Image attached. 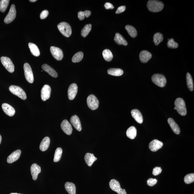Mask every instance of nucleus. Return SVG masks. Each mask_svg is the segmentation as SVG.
Returning <instances> with one entry per match:
<instances>
[{"instance_id":"nucleus-19","label":"nucleus","mask_w":194,"mask_h":194,"mask_svg":"<svg viewBox=\"0 0 194 194\" xmlns=\"http://www.w3.org/2000/svg\"><path fill=\"white\" fill-rule=\"evenodd\" d=\"M70 123L73 125L74 128L78 131L82 130V126L81 121L79 117L76 115L72 116L70 119Z\"/></svg>"},{"instance_id":"nucleus-21","label":"nucleus","mask_w":194,"mask_h":194,"mask_svg":"<svg viewBox=\"0 0 194 194\" xmlns=\"http://www.w3.org/2000/svg\"><path fill=\"white\" fill-rule=\"evenodd\" d=\"M152 54L147 50H142L140 54L141 61L144 63H146L152 58Z\"/></svg>"},{"instance_id":"nucleus-13","label":"nucleus","mask_w":194,"mask_h":194,"mask_svg":"<svg viewBox=\"0 0 194 194\" xmlns=\"http://www.w3.org/2000/svg\"><path fill=\"white\" fill-rule=\"evenodd\" d=\"M78 91V86L75 83L71 84L68 88V95L70 100H73L77 95Z\"/></svg>"},{"instance_id":"nucleus-16","label":"nucleus","mask_w":194,"mask_h":194,"mask_svg":"<svg viewBox=\"0 0 194 194\" xmlns=\"http://www.w3.org/2000/svg\"><path fill=\"white\" fill-rule=\"evenodd\" d=\"M2 108L5 114L9 117H12L15 114V109L8 104H3L2 105Z\"/></svg>"},{"instance_id":"nucleus-20","label":"nucleus","mask_w":194,"mask_h":194,"mask_svg":"<svg viewBox=\"0 0 194 194\" xmlns=\"http://www.w3.org/2000/svg\"><path fill=\"white\" fill-rule=\"evenodd\" d=\"M131 115L135 121L139 124H142L143 121V117L142 114L138 109H133L131 111Z\"/></svg>"},{"instance_id":"nucleus-48","label":"nucleus","mask_w":194,"mask_h":194,"mask_svg":"<svg viewBox=\"0 0 194 194\" xmlns=\"http://www.w3.org/2000/svg\"><path fill=\"white\" fill-rule=\"evenodd\" d=\"M2 140V138L1 135L0 134V144H1Z\"/></svg>"},{"instance_id":"nucleus-2","label":"nucleus","mask_w":194,"mask_h":194,"mask_svg":"<svg viewBox=\"0 0 194 194\" xmlns=\"http://www.w3.org/2000/svg\"><path fill=\"white\" fill-rule=\"evenodd\" d=\"M175 107L178 112L182 116H185L187 114L185 104V101L181 98H178L175 101Z\"/></svg>"},{"instance_id":"nucleus-49","label":"nucleus","mask_w":194,"mask_h":194,"mask_svg":"<svg viewBox=\"0 0 194 194\" xmlns=\"http://www.w3.org/2000/svg\"><path fill=\"white\" fill-rule=\"evenodd\" d=\"M36 0H30V1L31 2H36Z\"/></svg>"},{"instance_id":"nucleus-31","label":"nucleus","mask_w":194,"mask_h":194,"mask_svg":"<svg viewBox=\"0 0 194 194\" xmlns=\"http://www.w3.org/2000/svg\"><path fill=\"white\" fill-rule=\"evenodd\" d=\"M125 29L131 37L133 38H136L138 35V33L134 27L131 25H127L125 26Z\"/></svg>"},{"instance_id":"nucleus-37","label":"nucleus","mask_w":194,"mask_h":194,"mask_svg":"<svg viewBox=\"0 0 194 194\" xmlns=\"http://www.w3.org/2000/svg\"><path fill=\"white\" fill-rule=\"evenodd\" d=\"M91 24L86 25L82 30L81 32L82 36L83 37L87 36L91 30Z\"/></svg>"},{"instance_id":"nucleus-27","label":"nucleus","mask_w":194,"mask_h":194,"mask_svg":"<svg viewBox=\"0 0 194 194\" xmlns=\"http://www.w3.org/2000/svg\"><path fill=\"white\" fill-rule=\"evenodd\" d=\"M66 191L70 194H76V187L75 185L71 182H67L65 185Z\"/></svg>"},{"instance_id":"nucleus-46","label":"nucleus","mask_w":194,"mask_h":194,"mask_svg":"<svg viewBox=\"0 0 194 194\" xmlns=\"http://www.w3.org/2000/svg\"><path fill=\"white\" fill-rule=\"evenodd\" d=\"M104 7L105 8L107 9H113L114 8V7L113 5L109 2L106 3L104 5Z\"/></svg>"},{"instance_id":"nucleus-15","label":"nucleus","mask_w":194,"mask_h":194,"mask_svg":"<svg viewBox=\"0 0 194 194\" xmlns=\"http://www.w3.org/2000/svg\"><path fill=\"white\" fill-rule=\"evenodd\" d=\"M163 145V143L158 140H154L151 142L149 145V148L153 152H156Z\"/></svg>"},{"instance_id":"nucleus-39","label":"nucleus","mask_w":194,"mask_h":194,"mask_svg":"<svg viewBox=\"0 0 194 194\" xmlns=\"http://www.w3.org/2000/svg\"><path fill=\"white\" fill-rule=\"evenodd\" d=\"M184 181L187 184L192 183L194 182V174H189L186 175L184 178Z\"/></svg>"},{"instance_id":"nucleus-18","label":"nucleus","mask_w":194,"mask_h":194,"mask_svg":"<svg viewBox=\"0 0 194 194\" xmlns=\"http://www.w3.org/2000/svg\"><path fill=\"white\" fill-rule=\"evenodd\" d=\"M21 153V151L20 150H18L13 152L7 158L8 163L11 164L16 161L20 157Z\"/></svg>"},{"instance_id":"nucleus-9","label":"nucleus","mask_w":194,"mask_h":194,"mask_svg":"<svg viewBox=\"0 0 194 194\" xmlns=\"http://www.w3.org/2000/svg\"><path fill=\"white\" fill-rule=\"evenodd\" d=\"M87 101L88 107L92 110H95L99 107V100L94 95H90L87 97Z\"/></svg>"},{"instance_id":"nucleus-26","label":"nucleus","mask_w":194,"mask_h":194,"mask_svg":"<svg viewBox=\"0 0 194 194\" xmlns=\"http://www.w3.org/2000/svg\"><path fill=\"white\" fill-rule=\"evenodd\" d=\"M114 40L115 42L118 45H124V46H126L128 44L127 41L123 38L122 35L118 33H117L115 34Z\"/></svg>"},{"instance_id":"nucleus-43","label":"nucleus","mask_w":194,"mask_h":194,"mask_svg":"<svg viewBox=\"0 0 194 194\" xmlns=\"http://www.w3.org/2000/svg\"><path fill=\"white\" fill-rule=\"evenodd\" d=\"M49 15V12L46 10H45L42 12L40 15V18L41 19H44L48 17Z\"/></svg>"},{"instance_id":"nucleus-10","label":"nucleus","mask_w":194,"mask_h":194,"mask_svg":"<svg viewBox=\"0 0 194 194\" xmlns=\"http://www.w3.org/2000/svg\"><path fill=\"white\" fill-rule=\"evenodd\" d=\"M16 16V11L15 6L14 5H12L11 6L8 14L4 19L5 23L7 24L11 23L14 20Z\"/></svg>"},{"instance_id":"nucleus-7","label":"nucleus","mask_w":194,"mask_h":194,"mask_svg":"<svg viewBox=\"0 0 194 194\" xmlns=\"http://www.w3.org/2000/svg\"><path fill=\"white\" fill-rule=\"evenodd\" d=\"M2 64L8 71L11 73H13L15 70V66L12 61L7 57L2 56L1 58Z\"/></svg>"},{"instance_id":"nucleus-1","label":"nucleus","mask_w":194,"mask_h":194,"mask_svg":"<svg viewBox=\"0 0 194 194\" xmlns=\"http://www.w3.org/2000/svg\"><path fill=\"white\" fill-rule=\"evenodd\" d=\"M147 6L150 11L157 12L161 11L163 9L164 4L161 1L150 0L147 3Z\"/></svg>"},{"instance_id":"nucleus-33","label":"nucleus","mask_w":194,"mask_h":194,"mask_svg":"<svg viewBox=\"0 0 194 194\" xmlns=\"http://www.w3.org/2000/svg\"><path fill=\"white\" fill-rule=\"evenodd\" d=\"M186 80H187V85L188 88L191 91L193 90V82L192 76L189 73L186 74Z\"/></svg>"},{"instance_id":"nucleus-5","label":"nucleus","mask_w":194,"mask_h":194,"mask_svg":"<svg viewBox=\"0 0 194 194\" xmlns=\"http://www.w3.org/2000/svg\"><path fill=\"white\" fill-rule=\"evenodd\" d=\"M152 80L155 85L160 87H164L166 83V80L165 77L162 74H154L152 77Z\"/></svg>"},{"instance_id":"nucleus-8","label":"nucleus","mask_w":194,"mask_h":194,"mask_svg":"<svg viewBox=\"0 0 194 194\" xmlns=\"http://www.w3.org/2000/svg\"><path fill=\"white\" fill-rule=\"evenodd\" d=\"M25 75L27 81L29 83H32L34 81V75L32 69L30 65L28 63H25L23 66Z\"/></svg>"},{"instance_id":"nucleus-23","label":"nucleus","mask_w":194,"mask_h":194,"mask_svg":"<svg viewBox=\"0 0 194 194\" xmlns=\"http://www.w3.org/2000/svg\"><path fill=\"white\" fill-rule=\"evenodd\" d=\"M85 160L88 166L90 167L94 162L97 160V158L95 157L93 154L87 153L85 155Z\"/></svg>"},{"instance_id":"nucleus-12","label":"nucleus","mask_w":194,"mask_h":194,"mask_svg":"<svg viewBox=\"0 0 194 194\" xmlns=\"http://www.w3.org/2000/svg\"><path fill=\"white\" fill-rule=\"evenodd\" d=\"M51 93V88L50 86L46 85L43 86L41 90V98L43 101H46L49 98Z\"/></svg>"},{"instance_id":"nucleus-47","label":"nucleus","mask_w":194,"mask_h":194,"mask_svg":"<svg viewBox=\"0 0 194 194\" xmlns=\"http://www.w3.org/2000/svg\"><path fill=\"white\" fill-rule=\"evenodd\" d=\"M85 16L86 17H89L91 15V12L89 10H86L83 12Z\"/></svg>"},{"instance_id":"nucleus-30","label":"nucleus","mask_w":194,"mask_h":194,"mask_svg":"<svg viewBox=\"0 0 194 194\" xmlns=\"http://www.w3.org/2000/svg\"><path fill=\"white\" fill-rule=\"evenodd\" d=\"M107 73L111 75L119 76L122 75L123 71L119 68H111L107 70Z\"/></svg>"},{"instance_id":"nucleus-42","label":"nucleus","mask_w":194,"mask_h":194,"mask_svg":"<svg viewBox=\"0 0 194 194\" xmlns=\"http://www.w3.org/2000/svg\"><path fill=\"white\" fill-rule=\"evenodd\" d=\"M162 168L159 167H156L152 171L153 175L155 176L159 175L162 172Z\"/></svg>"},{"instance_id":"nucleus-51","label":"nucleus","mask_w":194,"mask_h":194,"mask_svg":"<svg viewBox=\"0 0 194 194\" xmlns=\"http://www.w3.org/2000/svg\"><path fill=\"white\" fill-rule=\"evenodd\" d=\"M174 109H175V110H176L175 107L174 108Z\"/></svg>"},{"instance_id":"nucleus-34","label":"nucleus","mask_w":194,"mask_h":194,"mask_svg":"<svg viewBox=\"0 0 194 194\" xmlns=\"http://www.w3.org/2000/svg\"><path fill=\"white\" fill-rule=\"evenodd\" d=\"M153 42L156 46H158L163 40V35L159 32L156 33L154 35Z\"/></svg>"},{"instance_id":"nucleus-14","label":"nucleus","mask_w":194,"mask_h":194,"mask_svg":"<svg viewBox=\"0 0 194 194\" xmlns=\"http://www.w3.org/2000/svg\"><path fill=\"white\" fill-rule=\"evenodd\" d=\"M61 127L62 130L66 134L70 135L72 134L73 129L72 125L67 120L65 119L63 121L61 124Z\"/></svg>"},{"instance_id":"nucleus-44","label":"nucleus","mask_w":194,"mask_h":194,"mask_svg":"<svg viewBox=\"0 0 194 194\" xmlns=\"http://www.w3.org/2000/svg\"><path fill=\"white\" fill-rule=\"evenodd\" d=\"M125 8L126 7L125 6H121L119 7L117 9L116 13L119 14L125 11Z\"/></svg>"},{"instance_id":"nucleus-24","label":"nucleus","mask_w":194,"mask_h":194,"mask_svg":"<svg viewBox=\"0 0 194 194\" xmlns=\"http://www.w3.org/2000/svg\"><path fill=\"white\" fill-rule=\"evenodd\" d=\"M42 68L43 70H44L52 77L56 78L58 77V74L55 70L53 69L52 68L50 67L48 64H44L42 66Z\"/></svg>"},{"instance_id":"nucleus-22","label":"nucleus","mask_w":194,"mask_h":194,"mask_svg":"<svg viewBox=\"0 0 194 194\" xmlns=\"http://www.w3.org/2000/svg\"><path fill=\"white\" fill-rule=\"evenodd\" d=\"M168 121L172 131L176 134H179L181 132V130H180L179 126L174 120V119L172 118H169L168 119Z\"/></svg>"},{"instance_id":"nucleus-36","label":"nucleus","mask_w":194,"mask_h":194,"mask_svg":"<svg viewBox=\"0 0 194 194\" xmlns=\"http://www.w3.org/2000/svg\"><path fill=\"white\" fill-rule=\"evenodd\" d=\"M83 53L81 52H78L74 55L72 58V61L73 63L80 62L83 59Z\"/></svg>"},{"instance_id":"nucleus-11","label":"nucleus","mask_w":194,"mask_h":194,"mask_svg":"<svg viewBox=\"0 0 194 194\" xmlns=\"http://www.w3.org/2000/svg\"><path fill=\"white\" fill-rule=\"evenodd\" d=\"M50 52L53 56L58 60H62L63 57V52L60 48L52 46L50 48Z\"/></svg>"},{"instance_id":"nucleus-38","label":"nucleus","mask_w":194,"mask_h":194,"mask_svg":"<svg viewBox=\"0 0 194 194\" xmlns=\"http://www.w3.org/2000/svg\"><path fill=\"white\" fill-rule=\"evenodd\" d=\"M9 0H1L0 1V11L4 12L7 8L9 2Z\"/></svg>"},{"instance_id":"nucleus-32","label":"nucleus","mask_w":194,"mask_h":194,"mask_svg":"<svg viewBox=\"0 0 194 194\" xmlns=\"http://www.w3.org/2000/svg\"><path fill=\"white\" fill-rule=\"evenodd\" d=\"M103 55L104 59L107 62H110L113 59V55L112 53L107 49L103 51Z\"/></svg>"},{"instance_id":"nucleus-28","label":"nucleus","mask_w":194,"mask_h":194,"mask_svg":"<svg viewBox=\"0 0 194 194\" xmlns=\"http://www.w3.org/2000/svg\"><path fill=\"white\" fill-rule=\"evenodd\" d=\"M127 136L131 139H134L137 136V130L134 126H131L127 129L126 132Z\"/></svg>"},{"instance_id":"nucleus-29","label":"nucleus","mask_w":194,"mask_h":194,"mask_svg":"<svg viewBox=\"0 0 194 194\" xmlns=\"http://www.w3.org/2000/svg\"><path fill=\"white\" fill-rule=\"evenodd\" d=\"M29 46L31 53L33 55L36 56H38L40 55V51L36 45L30 43L29 44Z\"/></svg>"},{"instance_id":"nucleus-35","label":"nucleus","mask_w":194,"mask_h":194,"mask_svg":"<svg viewBox=\"0 0 194 194\" xmlns=\"http://www.w3.org/2000/svg\"><path fill=\"white\" fill-rule=\"evenodd\" d=\"M63 150L61 148H58L56 149L55 153L54 158V162H59L61 158Z\"/></svg>"},{"instance_id":"nucleus-25","label":"nucleus","mask_w":194,"mask_h":194,"mask_svg":"<svg viewBox=\"0 0 194 194\" xmlns=\"http://www.w3.org/2000/svg\"><path fill=\"white\" fill-rule=\"evenodd\" d=\"M50 139L49 137H46L43 139L40 145V149L42 151H45L47 150L49 146Z\"/></svg>"},{"instance_id":"nucleus-17","label":"nucleus","mask_w":194,"mask_h":194,"mask_svg":"<svg viewBox=\"0 0 194 194\" xmlns=\"http://www.w3.org/2000/svg\"><path fill=\"white\" fill-rule=\"evenodd\" d=\"M41 172V168L40 166L36 164H33L31 167V172L32 179L36 181L38 178V174Z\"/></svg>"},{"instance_id":"nucleus-3","label":"nucleus","mask_w":194,"mask_h":194,"mask_svg":"<svg viewBox=\"0 0 194 194\" xmlns=\"http://www.w3.org/2000/svg\"><path fill=\"white\" fill-rule=\"evenodd\" d=\"M58 28L63 35L69 37L72 34V29L69 24L66 22H62L58 25Z\"/></svg>"},{"instance_id":"nucleus-41","label":"nucleus","mask_w":194,"mask_h":194,"mask_svg":"<svg viewBox=\"0 0 194 194\" xmlns=\"http://www.w3.org/2000/svg\"><path fill=\"white\" fill-rule=\"evenodd\" d=\"M157 182L158 180L156 179L150 178L147 181V184L148 185L150 186V187H152V186L155 185Z\"/></svg>"},{"instance_id":"nucleus-4","label":"nucleus","mask_w":194,"mask_h":194,"mask_svg":"<svg viewBox=\"0 0 194 194\" xmlns=\"http://www.w3.org/2000/svg\"><path fill=\"white\" fill-rule=\"evenodd\" d=\"M9 90L13 94L17 96L23 100H26L27 96L26 93L20 87L17 86L12 85L9 87Z\"/></svg>"},{"instance_id":"nucleus-45","label":"nucleus","mask_w":194,"mask_h":194,"mask_svg":"<svg viewBox=\"0 0 194 194\" xmlns=\"http://www.w3.org/2000/svg\"><path fill=\"white\" fill-rule=\"evenodd\" d=\"M78 18H79L80 20H83V19L85 18V15L83 11H81L78 12Z\"/></svg>"},{"instance_id":"nucleus-50","label":"nucleus","mask_w":194,"mask_h":194,"mask_svg":"<svg viewBox=\"0 0 194 194\" xmlns=\"http://www.w3.org/2000/svg\"><path fill=\"white\" fill-rule=\"evenodd\" d=\"M10 194H19V193H11Z\"/></svg>"},{"instance_id":"nucleus-6","label":"nucleus","mask_w":194,"mask_h":194,"mask_svg":"<svg viewBox=\"0 0 194 194\" xmlns=\"http://www.w3.org/2000/svg\"><path fill=\"white\" fill-rule=\"evenodd\" d=\"M109 186L113 191L118 194H127L125 189H122L119 182L114 179H111L109 182Z\"/></svg>"},{"instance_id":"nucleus-40","label":"nucleus","mask_w":194,"mask_h":194,"mask_svg":"<svg viewBox=\"0 0 194 194\" xmlns=\"http://www.w3.org/2000/svg\"><path fill=\"white\" fill-rule=\"evenodd\" d=\"M167 43L168 47L172 49L177 48L178 47V44L177 43L174 41L173 39H168Z\"/></svg>"}]
</instances>
